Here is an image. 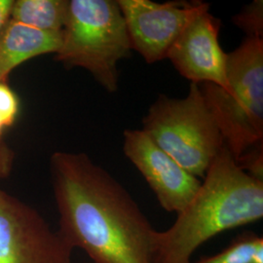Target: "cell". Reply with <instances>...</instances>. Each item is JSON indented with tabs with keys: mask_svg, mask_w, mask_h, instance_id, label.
Listing matches in <instances>:
<instances>
[{
	"mask_svg": "<svg viewBox=\"0 0 263 263\" xmlns=\"http://www.w3.org/2000/svg\"><path fill=\"white\" fill-rule=\"evenodd\" d=\"M59 233L93 263H152L156 230L131 194L85 153L50 160Z\"/></svg>",
	"mask_w": 263,
	"mask_h": 263,
	"instance_id": "1",
	"label": "cell"
},
{
	"mask_svg": "<svg viewBox=\"0 0 263 263\" xmlns=\"http://www.w3.org/2000/svg\"><path fill=\"white\" fill-rule=\"evenodd\" d=\"M263 216V181L241 169L224 145L175 223L154 235L152 263H192L199 247Z\"/></svg>",
	"mask_w": 263,
	"mask_h": 263,
	"instance_id": "2",
	"label": "cell"
},
{
	"mask_svg": "<svg viewBox=\"0 0 263 263\" xmlns=\"http://www.w3.org/2000/svg\"><path fill=\"white\" fill-rule=\"evenodd\" d=\"M229 91L199 84L235 161L263 143V38L246 37L226 54Z\"/></svg>",
	"mask_w": 263,
	"mask_h": 263,
	"instance_id": "3",
	"label": "cell"
},
{
	"mask_svg": "<svg viewBox=\"0 0 263 263\" xmlns=\"http://www.w3.org/2000/svg\"><path fill=\"white\" fill-rule=\"evenodd\" d=\"M131 42L117 1L68 0L56 61L88 70L108 93L118 90L117 65L131 57Z\"/></svg>",
	"mask_w": 263,
	"mask_h": 263,
	"instance_id": "4",
	"label": "cell"
},
{
	"mask_svg": "<svg viewBox=\"0 0 263 263\" xmlns=\"http://www.w3.org/2000/svg\"><path fill=\"white\" fill-rule=\"evenodd\" d=\"M144 132L162 151L196 178L226 145L216 119L197 83L183 99L160 95L142 120Z\"/></svg>",
	"mask_w": 263,
	"mask_h": 263,
	"instance_id": "5",
	"label": "cell"
},
{
	"mask_svg": "<svg viewBox=\"0 0 263 263\" xmlns=\"http://www.w3.org/2000/svg\"><path fill=\"white\" fill-rule=\"evenodd\" d=\"M72 252L35 209L0 189V263H72Z\"/></svg>",
	"mask_w": 263,
	"mask_h": 263,
	"instance_id": "6",
	"label": "cell"
},
{
	"mask_svg": "<svg viewBox=\"0 0 263 263\" xmlns=\"http://www.w3.org/2000/svg\"><path fill=\"white\" fill-rule=\"evenodd\" d=\"M117 3L132 49L148 64L167 59L170 49L188 23L199 13L210 9L208 3L201 1L156 3L149 0H118Z\"/></svg>",
	"mask_w": 263,
	"mask_h": 263,
	"instance_id": "7",
	"label": "cell"
},
{
	"mask_svg": "<svg viewBox=\"0 0 263 263\" xmlns=\"http://www.w3.org/2000/svg\"><path fill=\"white\" fill-rule=\"evenodd\" d=\"M123 149L167 212L179 214L195 196L201 180L162 151L142 130L124 132Z\"/></svg>",
	"mask_w": 263,
	"mask_h": 263,
	"instance_id": "8",
	"label": "cell"
},
{
	"mask_svg": "<svg viewBox=\"0 0 263 263\" xmlns=\"http://www.w3.org/2000/svg\"><path fill=\"white\" fill-rule=\"evenodd\" d=\"M220 21L209 9L188 23L167 55L180 76L191 83H212L229 91L226 54L218 42Z\"/></svg>",
	"mask_w": 263,
	"mask_h": 263,
	"instance_id": "9",
	"label": "cell"
},
{
	"mask_svg": "<svg viewBox=\"0 0 263 263\" xmlns=\"http://www.w3.org/2000/svg\"><path fill=\"white\" fill-rule=\"evenodd\" d=\"M62 32H47L8 19L0 29V82H6L11 71L35 57L56 53Z\"/></svg>",
	"mask_w": 263,
	"mask_h": 263,
	"instance_id": "10",
	"label": "cell"
},
{
	"mask_svg": "<svg viewBox=\"0 0 263 263\" xmlns=\"http://www.w3.org/2000/svg\"><path fill=\"white\" fill-rule=\"evenodd\" d=\"M68 0H14L9 19L47 32H62Z\"/></svg>",
	"mask_w": 263,
	"mask_h": 263,
	"instance_id": "11",
	"label": "cell"
},
{
	"mask_svg": "<svg viewBox=\"0 0 263 263\" xmlns=\"http://www.w3.org/2000/svg\"><path fill=\"white\" fill-rule=\"evenodd\" d=\"M259 238L253 232H245L219 254L203 257L194 263H250Z\"/></svg>",
	"mask_w": 263,
	"mask_h": 263,
	"instance_id": "12",
	"label": "cell"
},
{
	"mask_svg": "<svg viewBox=\"0 0 263 263\" xmlns=\"http://www.w3.org/2000/svg\"><path fill=\"white\" fill-rule=\"evenodd\" d=\"M233 23L243 29L247 37L263 38V2L255 0L245 6L233 18Z\"/></svg>",
	"mask_w": 263,
	"mask_h": 263,
	"instance_id": "13",
	"label": "cell"
},
{
	"mask_svg": "<svg viewBox=\"0 0 263 263\" xmlns=\"http://www.w3.org/2000/svg\"><path fill=\"white\" fill-rule=\"evenodd\" d=\"M19 100L7 82H0V116L5 127L12 126L19 113Z\"/></svg>",
	"mask_w": 263,
	"mask_h": 263,
	"instance_id": "14",
	"label": "cell"
},
{
	"mask_svg": "<svg viewBox=\"0 0 263 263\" xmlns=\"http://www.w3.org/2000/svg\"><path fill=\"white\" fill-rule=\"evenodd\" d=\"M14 153L0 141V180L8 178L13 166Z\"/></svg>",
	"mask_w": 263,
	"mask_h": 263,
	"instance_id": "15",
	"label": "cell"
},
{
	"mask_svg": "<svg viewBox=\"0 0 263 263\" xmlns=\"http://www.w3.org/2000/svg\"><path fill=\"white\" fill-rule=\"evenodd\" d=\"M14 0H0V29L8 21Z\"/></svg>",
	"mask_w": 263,
	"mask_h": 263,
	"instance_id": "16",
	"label": "cell"
},
{
	"mask_svg": "<svg viewBox=\"0 0 263 263\" xmlns=\"http://www.w3.org/2000/svg\"><path fill=\"white\" fill-rule=\"evenodd\" d=\"M250 263H263V238L260 237L251 256Z\"/></svg>",
	"mask_w": 263,
	"mask_h": 263,
	"instance_id": "17",
	"label": "cell"
},
{
	"mask_svg": "<svg viewBox=\"0 0 263 263\" xmlns=\"http://www.w3.org/2000/svg\"><path fill=\"white\" fill-rule=\"evenodd\" d=\"M4 128H6V127H5V125H4V123H3V120H2V118H1V116H0V137H1L2 133H3Z\"/></svg>",
	"mask_w": 263,
	"mask_h": 263,
	"instance_id": "18",
	"label": "cell"
},
{
	"mask_svg": "<svg viewBox=\"0 0 263 263\" xmlns=\"http://www.w3.org/2000/svg\"><path fill=\"white\" fill-rule=\"evenodd\" d=\"M86 263H89V262H86Z\"/></svg>",
	"mask_w": 263,
	"mask_h": 263,
	"instance_id": "19",
	"label": "cell"
}]
</instances>
